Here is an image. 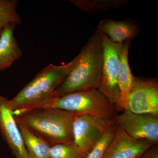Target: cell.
<instances>
[{
    "instance_id": "6da1fadb",
    "label": "cell",
    "mask_w": 158,
    "mask_h": 158,
    "mask_svg": "<svg viewBox=\"0 0 158 158\" xmlns=\"http://www.w3.org/2000/svg\"><path fill=\"white\" fill-rule=\"evenodd\" d=\"M17 123L52 147L74 142L73 122L79 114L55 108L37 107L12 111Z\"/></svg>"
},
{
    "instance_id": "7a4b0ae2",
    "label": "cell",
    "mask_w": 158,
    "mask_h": 158,
    "mask_svg": "<svg viewBox=\"0 0 158 158\" xmlns=\"http://www.w3.org/2000/svg\"><path fill=\"white\" fill-rule=\"evenodd\" d=\"M78 62L55 92V98L89 89H98L102 74L103 49L97 29L79 53Z\"/></svg>"
},
{
    "instance_id": "3957f363",
    "label": "cell",
    "mask_w": 158,
    "mask_h": 158,
    "mask_svg": "<svg viewBox=\"0 0 158 158\" xmlns=\"http://www.w3.org/2000/svg\"><path fill=\"white\" fill-rule=\"evenodd\" d=\"M79 54L67 64H52L44 68L25 86L14 98L9 100L12 111L40 107L55 98V90L78 62Z\"/></svg>"
},
{
    "instance_id": "277c9868",
    "label": "cell",
    "mask_w": 158,
    "mask_h": 158,
    "mask_svg": "<svg viewBox=\"0 0 158 158\" xmlns=\"http://www.w3.org/2000/svg\"><path fill=\"white\" fill-rule=\"evenodd\" d=\"M40 107L55 108L78 114L114 119L115 105L97 89L80 90L55 98Z\"/></svg>"
},
{
    "instance_id": "5b68a950",
    "label": "cell",
    "mask_w": 158,
    "mask_h": 158,
    "mask_svg": "<svg viewBox=\"0 0 158 158\" xmlns=\"http://www.w3.org/2000/svg\"><path fill=\"white\" fill-rule=\"evenodd\" d=\"M103 49V64L98 90L116 106L119 98L118 78L120 56L123 43L112 42L101 32Z\"/></svg>"
},
{
    "instance_id": "8992f818",
    "label": "cell",
    "mask_w": 158,
    "mask_h": 158,
    "mask_svg": "<svg viewBox=\"0 0 158 158\" xmlns=\"http://www.w3.org/2000/svg\"><path fill=\"white\" fill-rule=\"evenodd\" d=\"M114 119H106L87 115H77L73 122L74 143L86 155L100 141Z\"/></svg>"
},
{
    "instance_id": "52a82bcc",
    "label": "cell",
    "mask_w": 158,
    "mask_h": 158,
    "mask_svg": "<svg viewBox=\"0 0 158 158\" xmlns=\"http://www.w3.org/2000/svg\"><path fill=\"white\" fill-rule=\"evenodd\" d=\"M128 110L137 114L158 116L157 79L134 77Z\"/></svg>"
},
{
    "instance_id": "ba28073f",
    "label": "cell",
    "mask_w": 158,
    "mask_h": 158,
    "mask_svg": "<svg viewBox=\"0 0 158 158\" xmlns=\"http://www.w3.org/2000/svg\"><path fill=\"white\" fill-rule=\"evenodd\" d=\"M114 122L131 138L158 144V116L126 110L115 117Z\"/></svg>"
},
{
    "instance_id": "9c48e42d",
    "label": "cell",
    "mask_w": 158,
    "mask_h": 158,
    "mask_svg": "<svg viewBox=\"0 0 158 158\" xmlns=\"http://www.w3.org/2000/svg\"><path fill=\"white\" fill-rule=\"evenodd\" d=\"M0 133L15 158H30L8 98L0 94Z\"/></svg>"
},
{
    "instance_id": "30bf717a",
    "label": "cell",
    "mask_w": 158,
    "mask_h": 158,
    "mask_svg": "<svg viewBox=\"0 0 158 158\" xmlns=\"http://www.w3.org/2000/svg\"><path fill=\"white\" fill-rule=\"evenodd\" d=\"M154 144L131 138L121 127L116 125L114 137L102 158H139Z\"/></svg>"
},
{
    "instance_id": "8fae6325",
    "label": "cell",
    "mask_w": 158,
    "mask_h": 158,
    "mask_svg": "<svg viewBox=\"0 0 158 158\" xmlns=\"http://www.w3.org/2000/svg\"><path fill=\"white\" fill-rule=\"evenodd\" d=\"M97 30L115 43L132 40L138 37L141 32L139 26L132 20H116L110 19L101 20Z\"/></svg>"
},
{
    "instance_id": "7c38bea8",
    "label": "cell",
    "mask_w": 158,
    "mask_h": 158,
    "mask_svg": "<svg viewBox=\"0 0 158 158\" xmlns=\"http://www.w3.org/2000/svg\"><path fill=\"white\" fill-rule=\"evenodd\" d=\"M131 40L123 42L120 56L118 83L119 90V100L115 106L117 111L128 110V101L130 91L132 85L133 76L129 63V47Z\"/></svg>"
},
{
    "instance_id": "4fadbf2b",
    "label": "cell",
    "mask_w": 158,
    "mask_h": 158,
    "mask_svg": "<svg viewBox=\"0 0 158 158\" xmlns=\"http://www.w3.org/2000/svg\"><path fill=\"white\" fill-rule=\"evenodd\" d=\"M16 24L9 23L0 32V71L10 68L23 56V52L14 36Z\"/></svg>"
},
{
    "instance_id": "5bb4252c",
    "label": "cell",
    "mask_w": 158,
    "mask_h": 158,
    "mask_svg": "<svg viewBox=\"0 0 158 158\" xmlns=\"http://www.w3.org/2000/svg\"><path fill=\"white\" fill-rule=\"evenodd\" d=\"M17 123L30 158H50V145L34 135L22 124Z\"/></svg>"
},
{
    "instance_id": "9a60e30c",
    "label": "cell",
    "mask_w": 158,
    "mask_h": 158,
    "mask_svg": "<svg viewBox=\"0 0 158 158\" xmlns=\"http://www.w3.org/2000/svg\"><path fill=\"white\" fill-rule=\"evenodd\" d=\"M71 2L84 12L102 13L119 9L128 0H70Z\"/></svg>"
},
{
    "instance_id": "2e32d148",
    "label": "cell",
    "mask_w": 158,
    "mask_h": 158,
    "mask_svg": "<svg viewBox=\"0 0 158 158\" xmlns=\"http://www.w3.org/2000/svg\"><path fill=\"white\" fill-rule=\"evenodd\" d=\"M17 0H0V32L9 23H21L22 19L18 14Z\"/></svg>"
},
{
    "instance_id": "e0dca14e",
    "label": "cell",
    "mask_w": 158,
    "mask_h": 158,
    "mask_svg": "<svg viewBox=\"0 0 158 158\" xmlns=\"http://www.w3.org/2000/svg\"><path fill=\"white\" fill-rule=\"evenodd\" d=\"M86 156L74 142L56 144L51 148L50 158H85Z\"/></svg>"
},
{
    "instance_id": "ac0fdd59",
    "label": "cell",
    "mask_w": 158,
    "mask_h": 158,
    "mask_svg": "<svg viewBox=\"0 0 158 158\" xmlns=\"http://www.w3.org/2000/svg\"><path fill=\"white\" fill-rule=\"evenodd\" d=\"M116 128L115 122L110 125L101 139L88 153L85 158H102L106 149L114 137Z\"/></svg>"
},
{
    "instance_id": "d6986e66",
    "label": "cell",
    "mask_w": 158,
    "mask_h": 158,
    "mask_svg": "<svg viewBox=\"0 0 158 158\" xmlns=\"http://www.w3.org/2000/svg\"><path fill=\"white\" fill-rule=\"evenodd\" d=\"M139 158H158V144L148 148Z\"/></svg>"
}]
</instances>
